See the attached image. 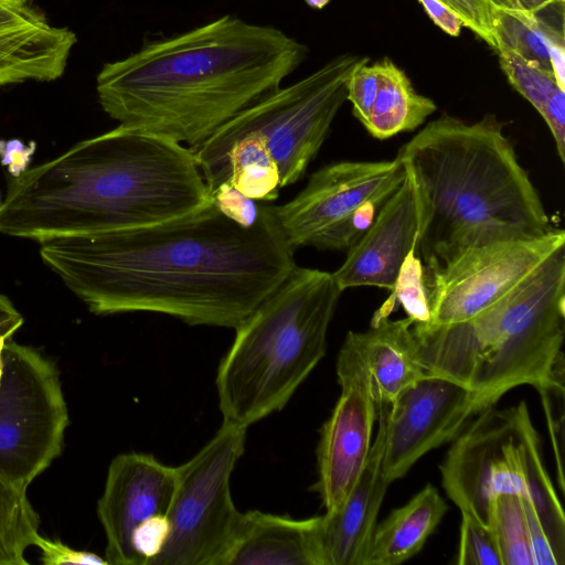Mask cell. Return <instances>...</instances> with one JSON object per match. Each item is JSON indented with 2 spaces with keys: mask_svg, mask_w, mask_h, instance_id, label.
Instances as JSON below:
<instances>
[{
  "mask_svg": "<svg viewBox=\"0 0 565 565\" xmlns=\"http://www.w3.org/2000/svg\"><path fill=\"white\" fill-rule=\"evenodd\" d=\"M341 294L332 273L296 266L234 329L215 377L223 423L247 429L287 405L326 354Z\"/></svg>",
  "mask_w": 565,
  "mask_h": 565,
  "instance_id": "6",
  "label": "cell"
},
{
  "mask_svg": "<svg viewBox=\"0 0 565 565\" xmlns=\"http://www.w3.org/2000/svg\"><path fill=\"white\" fill-rule=\"evenodd\" d=\"M24 319L11 300L0 294V334L11 339L22 327Z\"/></svg>",
  "mask_w": 565,
  "mask_h": 565,
  "instance_id": "38",
  "label": "cell"
},
{
  "mask_svg": "<svg viewBox=\"0 0 565 565\" xmlns=\"http://www.w3.org/2000/svg\"><path fill=\"white\" fill-rule=\"evenodd\" d=\"M246 430L223 423L192 458L175 467L170 535L149 565H222L242 514L232 499L231 476L244 454Z\"/></svg>",
  "mask_w": 565,
  "mask_h": 565,
  "instance_id": "8",
  "label": "cell"
},
{
  "mask_svg": "<svg viewBox=\"0 0 565 565\" xmlns=\"http://www.w3.org/2000/svg\"><path fill=\"white\" fill-rule=\"evenodd\" d=\"M33 546L41 553V562L45 565H107L105 557L86 551H77L60 540H51L39 534Z\"/></svg>",
  "mask_w": 565,
  "mask_h": 565,
  "instance_id": "34",
  "label": "cell"
},
{
  "mask_svg": "<svg viewBox=\"0 0 565 565\" xmlns=\"http://www.w3.org/2000/svg\"><path fill=\"white\" fill-rule=\"evenodd\" d=\"M418 231L414 189L406 174L382 205L371 225L347 250L333 277L343 291L372 286L392 291Z\"/></svg>",
  "mask_w": 565,
  "mask_h": 565,
  "instance_id": "15",
  "label": "cell"
},
{
  "mask_svg": "<svg viewBox=\"0 0 565 565\" xmlns=\"http://www.w3.org/2000/svg\"><path fill=\"white\" fill-rule=\"evenodd\" d=\"M294 254L273 205L245 227L212 202L166 222L40 243L42 262L95 315L231 329L290 275Z\"/></svg>",
  "mask_w": 565,
  "mask_h": 565,
  "instance_id": "1",
  "label": "cell"
},
{
  "mask_svg": "<svg viewBox=\"0 0 565 565\" xmlns=\"http://www.w3.org/2000/svg\"><path fill=\"white\" fill-rule=\"evenodd\" d=\"M7 340H9V338L0 334V380L2 377V372H3L2 352H3V348H4Z\"/></svg>",
  "mask_w": 565,
  "mask_h": 565,
  "instance_id": "42",
  "label": "cell"
},
{
  "mask_svg": "<svg viewBox=\"0 0 565 565\" xmlns=\"http://www.w3.org/2000/svg\"><path fill=\"white\" fill-rule=\"evenodd\" d=\"M489 529L502 565H533L523 500L501 494L492 500Z\"/></svg>",
  "mask_w": 565,
  "mask_h": 565,
  "instance_id": "27",
  "label": "cell"
},
{
  "mask_svg": "<svg viewBox=\"0 0 565 565\" xmlns=\"http://www.w3.org/2000/svg\"><path fill=\"white\" fill-rule=\"evenodd\" d=\"M379 89V70L374 64H362L354 70L347 84V100L353 116L365 128Z\"/></svg>",
  "mask_w": 565,
  "mask_h": 565,
  "instance_id": "30",
  "label": "cell"
},
{
  "mask_svg": "<svg viewBox=\"0 0 565 565\" xmlns=\"http://www.w3.org/2000/svg\"><path fill=\"white\" fill-rule=\"evenodd\" d=\"M40 515L24 489L0 472V565H26L25 552L40 534Z\"/></svg>",
  "mask_w": 565,
  "mask_h": 565,
  "instance_id": "26",
  "label": "cell"
},
{
  "mask_svg": "<svg viewBox=\"0 0 565 565\" xmlns=\"http://www.w3.org/2000/svg\"><path fill=\"white\" fill-rule=\"evenodd\" d=\"M376 65L379 89L366 131L373 138L384 140L415 130L436 111L435 102L418 94L405 72L391 58L384 57Z\"/></svg>",
  "mask_w": 565,
  "mask_h": 565,
  "instance_id": "23",
  "label": "cell"
},
{
  "mask_svg": "<svg viewBox=\"0 0 565 565\" xmlns=\"http://www.w3.org/2000/svg\"><path fill=\"white\" fill-rule=\"evenodd\" d=\"M522 500L533 565H561L533 505L526 498Z\"/></svg>",
  "mask_w": 565,
  "mask_h": 565,
  "instance_id": "35",
  "label": "cell"
},
{
  "mask_svg": "<svg viewBox=\"0 0 565 565\" xmlns=\"http://www.w3.org/2000/svg\"><path fill=\"white\" fill-rule=\"evenodd\" d=\"M170 535L168 515L159 514L141 522L132 533V547L140 565H149L164 548Z\"/></svg>",
  "mask_w": 565,
  "mask_h": 565,
  "instance_id": "31",
  "label": "cell"
},
{
  "mask_svg": "<svg viewBox=\"0 0 565 565\" xmlns=\"http://www.w3.org/2000/svg\"><path fill=\"white\" fill-rule=\"evenodd\" d=\"M210 196L216 209L245 227L253 226L260 215L262 204H257L255 200L245 196L228 183L220 184Z\"/></svg>",
  "mask_w": 565,
  "mask_h": 565,
  "instance_id": "32",
  "label": "cell"
},
{
  "mask_svg": "<svg viewBox=\"0 0 565 565\" xmlns=\"http://www.w3.org/2000/svg\"><path fill=\"white\" fill-rule=\"evenodd\" d=\"M367 56L340 54L308 76L264 96L218 128L256 139L276 163L281 188L298 182L347 100V84Z\"/></svg>",
  "mask_w": 565,
  "mask_h": 565,
  "instance_id": "7",
  "label": "cell"
},
{
  "mask_svg": "<svg viewBox=\"0 0 565 565\" xmlns=\"http://www.w3.org/2000/svg\"><path fill=\"white\" fill-rule=\"evenodd\" d=\"M513 435L521 448L526 481V498L533 505L563 565L565 563V518L553 483L544 467L541 440L525 402L510 407Z\"/></svg>",
  "mask_w": 565,
  "mask_h": 565,
  "instance_id": "22",
  "label": "cell"
},
{
  "mask_svg": "<svg viewBox=\"0 0 565 565\" xmlns=\"http://www.w3.org/2000/svg\"><path fill=\"white\" fill-rule=\"evenodd\" d=\"M413 333L427 375L465 386L488 406L520 385L564 391L565 247L470 320L413 324Z\"/></svg>",
  "mask_w": 565,
  "mask_h": 565,
  "instance_id": "5",
  "label": "cell"
},
{
  "mask_svg": "<svg viewBox=\"0 0 565 565\" xmlns=\"http://www.w3.org/2000/svg\"><path fill=\"white\" fill-rule=\"evenodd\" d=\"M415 249L416 247L412 248L407 254L394 289L375 313L390 316L396 306L401 305L413 324H426L430 318L429 306L423 278V264Z\"/></svg>",
  "mask_w": 565,
  "mask_h": 565,
  "instance_id": "28",
  "label": "cell"
},
{
  "mask_svg": "<svg viewBox=\"0 0 565 565\" xmlns=\"http://www.w3.org/2000/svg\"><path fill=\"white\" fill-rule=\"evenodd\" d=\"M565 232L472 247L437 270L424 271L430 318L428 326L470 320L513 289L557 249Z\"/></svg>",
  "mask_w": 565,
  "mask_h": 565,
  "instance_id": "11",
  "label": "cell"
},
{
  "mask_svg": "<svg viewBox=\"0 0 565 565\" xmlns=\"http://www.w3.org/2000/svg\"><path fill=\"white\" fill-rule=\"evenodd\" d=\"M338 362L360 371L377 406L391 405L413 383L427 375L417 358L413 321L374 313L365 331H349Z\"/></svg>",
  "mask_w": 565,
  "mask_h": 565,
  "instance_id": "18",
  "label": "cell"
},
{
  "mask_svg": "<svg viewBox=\"0 0 565 565\" xmlns=\"http://www.w3.org/2000/svg\"><path fill=\"white\" fill-rule=\"evenodd\" d=\"M31 153L32 151H29L28 147L19 140L0 141L1 162L8 166L13 178L25 171Z\"/></svg>",
  "mask_w": 565,
  "mask_h": 565,
  "instance_id": "37",
  "label": "cell"
},
{
  "mask_svg": "<svg viewBox=\"0 0 565 565\" xmlns=\"http://www.w3.org/2000/svg\"><path fill=\"white\" fill-rule=\"evenodd\" d=\"M492 30L497 46L503 45L529 64L552 72L550 49L565 44L564 0L534 13L493 6Z\"/></svg>",
  "mask_w": 565,
  "mask_h": 565,
  "instance_id": "24",
  "label": "cell"
},
{
  "mask_svg": "<svg viewBox=\"0 0 565 565\" xmlns=\"http://www.w3.org/2000/svg\"><path fill=\"white\" fill-rule=\"evenodd\" d=\"M175 487V467L150 454L130 451L113 458L96 509L106 537L108 564L140 565L132 533L141 522L168 515Z\"/></svg>",
  "mask_w": 565,
  "mask_h": 565,
  "instance_id": "14",
  "label": "cell"
},
{
  "mask_svg": "<svg viewBox=\"0 0 565 565\" xmlns=\"http://www.w3.org/2000/svg\"><path fill=\"white\" fill-rule=\"evenodd\" d=\"M430 20L450 36H458L465 28L462 20L440 0H418Z\"/></svg>",
  "mask_w": 565,
  "mask_h": 565,
  "instance_id": "36",
  "label": "cell"
},
{
  "mask_svg": "<svg viewBox=\"0 0 565 565\" xmlns=\"http://www.w3.org/2000/svg\"><path fill=\"white\" fill-rule=\"evenodd\" d=\"M319 525L320 515L242 512L222 565H322Z\"/></svg>",
  "mask_w": 565,
  "mask_h": 565,
  "instance_id": "20",
  "label": "cell"
},
{
  "mask_svg": "<svg viewBox=\"0 0 565 565\" xmlns=\"http://www.w3.org/2000/svg\"><path fill=\"white\" fill-rule=\"evenodd\" d=\"M2 201H3V200H1V196H0V207H1Z\"/></svg>",
  "mask_w": 565,
  "mask_h": 565,
  "instance_id": "43",
  "label": "cell"
},
{
  "mask_svg": "<svg viewBox=\"0 0 565 565\" xmlns=\"http://www.w3.org/2000/svg\"><path fill=\"white\" fill-rule=\"evenodd\" d=\"M307 54L284 31L227 14L104 64L96 89L119 125L193 148L280 88Z\"/></svg>",
  "mask_w": 565,
  "mask_h": 565,
  "instance_id": "2",
  "label": "cell"
},
{
  "mask_svg": "<svg viewBox=\"0 0 565 565\" xmlns=\"http://www.w3.org/2000/svg\"><path fill=\"white\" fill-rule=\"evenodd\" d=\"M502 71L513 88L521 94L546 122L562 163L565 162V89L554 74L537 68L503 45L494 50Z\"/></svg>",
  "mask_w": 565,
  "mask_h": 565,
  "instance_id": "25",
  "label": "cell"
},
{
  "mask_svg": "<svg viewBox=\"0 0 565 565\" xmlns=\"http://www.w3.org/2000/svg\"><path fill=\"white\" fill-rule=\"evenodd\" d=\"M306 3L313 9H322L329 3L330 0H305Z\"/></svg>",
  "mask_w": 565,
  "mask_h": 565,
  "instance_id": "41",
  "label": "cell"
},
{
  "mask_svg": "<svg viewBox=\"0 0 565 565\" xmlns=\"http://www.w3.org/2000/svg\"><path fill=\"white\" fill-rule=\"evenodd\" d=\"M76 41L28 0H0V86L57 79Z\"/></svg>",
  "mask_w": 565,
  "mask_h": 565,
  "instance_id": "17",
  "label": "cell"
},
{
  "mask_svg": "<svg viewBox=\"0 0 565 565\" xmlns=\"http://www.w3.org/2000/svg\"><path fill=\"white\" fill-rule=\"evenodd\" d=\"M512 436L510 408L478 413L452 440L440 466L441 484L461 514L489 527L494 467Z\"/></svg>",
  "mask_w": 565,
  "mask_h": 565,
  "instance_id": "16",
  "label": "cell"
},
{
  "mask_svg": "<svg viewBox=\"0 0 565 565\" xmlns=\"http://www.w3.org/2000/svg\"><path fill=\"white\" fill-rule=\"evenodd\" d=\"M377 411L379 428L363 471L341 507L320 515L322 565H365L377 515L390 487L382 475L385 406Z\"/></svg>",
  "mask_w": 565,
  "mask_h": 565,
  "instance_id": "19",
  "label": "cell"
},
{
  "mask_svg": "<svg viewBox=\"0 0 565 565\" xmlns=\"http://www.w3.org/2000/svg\"><path fill=\"white\" fill-rule=\"evenodd\" d=\"M341 386L335 406L320 429L317 447L318 478L312 490L326 513L344 502L367 461L377 406L364 375L337 361Z\"/></svg>",
  "mask_w": 565,
  "mask_h": 565,
  "instance_id": "13",
  "label": "cell"
},
{
  "mask_svg": "<svg viewBox=\"0 0 565 565\" xmlns=\"http://www.w3.org/2000/svg\"><path fill=\"white\" fill-rule=\"evenodd\" d=\"M458 565H502L494 537L489 527L461 514Z\"/></svg>",
  "mask_w": 565,
  "mask_h": 565,
  "instance_id": "29",
  "label": "cell"
},
{
  "mask_svg": "<svg viewBox=\"0 0 565 565\" xmlns=\"http://www.w3.org/2000/svg\"><path fill=\"white\" fill-rule=\"evenodd\" d=\"M415 194L416 255L437 270L484 244L554 228L539 191L493 114L467 122L441 116L395 157Z\"/></svg>",
  "mask_w": 565,
  "mask_h": 565,
  "instance_id": "4",
  "label": "cell"
},
{
  "mask_svg": "<svg viewBox=\"0 0 565 565\" xmlns=\"http://www.w3.org/2000/svg\"><path fill=\"white\" fill-rule=\"evenodd\" d=\"M557 1L563 0H490L494 7L529 13L537 12Z\"/></svg>",
  "mask_w": 565,
  "mask_h": 565,
  "instance_id": "39",
  "label": "cell"
},
{
  "mask_svg": "<svg viewBox=\"0 0 565 565\" xmlns=\"http://www.w3.org/2000/svg\"><path fill=\"white\" fill-rule=\"evenodd\" d=\"M447 510L438 490L427 484L406 504L376 524L365 565H398L416 555Z\"/></svg>",
  "mask_w": 565,
  "mask_h": 565,
  "instance_id": "21",
  "label": "cell"
},
{
  "mask_svg": "<svg viewBox=\"0 0 565 565\" xmlns=\"http://www.w3.org/2000/svg\"><path fill=\"white\" fill-rule=\"evenodd\" d=\"M488 407L475 392L440 376L425 375L413 383L385 406L384 479L390 484L401 479Z\"/></svg>",
  "mask_w": 565,
  "mask_h": 565,
  "instance_id": "12",
  "label": "cell"
},
{
  "mask_svg": "<svg viewBox=\"0 0 565 565\" xmlns=\"http://www.w3.org/2000/svg\"><path fill=\"white\" fill-rule=\"evenodd\" d=\"M406 175L396 159L343 160L313 172L289 202L273 205L282 235L295 252L348 250Z\"/></svg>",
  "mask_w": 565,
  "mask_h": 565,
  "instance_id": "10",
  "label": "cell"
},
{
  "mask_svg": "<svg viewBox=\"0 0 565 565\" xmlns=\"http://www.w3.org/2000/svg\"><path fill=\"white\" fill-rule=\"evenodd\" d=\"M209 203L191 147L118 125L11 179L0 234L41 243L166 222Z\"/></svg>",
  "mask_w": 565,
  "mask_h": 565,
  "instance_id": "3",
  "label": "cell"
},
{
  "mask_svg": "<svg viewBox=\"0 0 565 565\" xmlns=\"http://www.w3.org/2000/svg\"><path fill=\"white\" fill-rule=\"evenodd\" d=\"M0 380V472L29 486L60 457L70 416L60 371L36 349L7 340Z\"/></svg>",
  "mask_w": 565,
  "mask_h": 565,
  "instance_id": "9",
  "label": "cell"
},
{
  "mask_svg": "<svg viewBox=\"0 0 565 565\" xmlns=\"http://www.w3.org/2000/svg\"><path fill=\"white\" fill-rule=\"evenodd\" d=\"M550 63L557 84L565 89V44H553L551 46Z\"/></svg>",
  "mask_w": 565,
  "mask_h": 565,
  "instance_id": "40",
  "label": "cell"
},
{
  "mask_svg": "<svg viewBox=\"0 0 565 565\" xmlns=\"http://www.w3.org/2000/svg\"><path fill=\"white\" fill-rule=\"evenodd\" d=\"M462 20L476 35L493 50L497 47L492 30L493 6L490 0H440Z\"/></svg>",
  "mask_w": 565,
  "mask_h": 565,
  "instance_id": "33",
  "label": "cell"
}]
</instances>
